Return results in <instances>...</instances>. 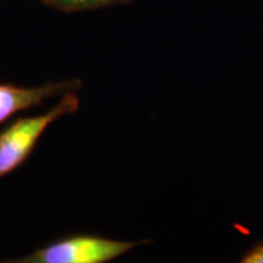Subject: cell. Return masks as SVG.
<instances>
[{"label":"cell","mask_w":263,"mask_h":263,"mask_svg":"<svg viewBox=\"0 0 263 263\" xmlns=\"http://www.w3.org/2000/svg\"><path fill=\"white\" fill-rule=\"evenodd\" d=\"M78 107L80 98L76 91L66 93L48 112L17 118L0 132V179L22 166L50 124L76 114Z\"/></svg>","instance_id":"1"},{"label":"cell","mask_w":263,"mask_h":263,"mask_svg":"<svg viewBox=\"0 0 263 263\" xmlns=\"http://www.w3.org/2000/svg\"><path fill=\"white\" fill-rule=\"evenodd\" d=\"M140 242L121 241L95 235H72L52 241L10 263H105L130 251Z\"/></svg>","instance_id":"2"},{"label":"cell","mask_w":263,"mask_h":263,"mask_svg":"<svg viewBox=\"0 0 263 263\" xmlns=\"http://www.w3.org/2000/svg\"><path fill=\"white\" fill-rule=\"evenodd\" d=\"M81 88L78 80L48 82L38 87H20L11 83H0V124L16 114L37 107L45 100L58 95L72 93Z\"/></svg>","instance_id":"3"},{"label":"cell","mask_w":263,"mask_h":263,"mask_svg":"<svg viewBox=\"0 0 263 263\" xmlns=\"http://www.w3.org/2000/svg\"><path fill=\"white\" fill-rule=\"evenodd\" d=\"M41 2L47 6L59 10V11L74 12L123 4V3H128L130 0H41Z\"/></svg>","instance_id":"4"},{"label":"cell","mask_w":263,"mask_h":263,"mask_svg":"<svg viewBox=\"0 0 263 263\" xmlns=\"http://www.w3.org/2000/svg\"><path fill=\"white\" fill-rule=\"evenodd\" d=\"M241 262L244 263H263V244L256 246L251 251L248 252L244 257H242Z\"/></svg>","instance_id":"5"}]
</instances>
